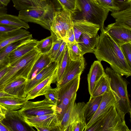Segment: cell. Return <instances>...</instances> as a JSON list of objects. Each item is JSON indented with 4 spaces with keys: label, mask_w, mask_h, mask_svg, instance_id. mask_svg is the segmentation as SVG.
Returning <instances> with one entry per match:
<instances>
[{
    "label": "cell",
    "mask_w": 131,
    "mask_h": 131,
    "mask_svg": "<svg viewBox=\"0 0 131 131\" xmlns=\"http://www.w3.org/2000/svg\"><path fill=\"white\" fill-rule=\"evenodd\" d=\"M98 45L93 53L97 59L105 61L111 69L121 76L131 75V67L127 62L120 46L105 31H101Z\"/></svg>",
    "instance_id": "obj_1"
},
{
    "label": "cell",
    "mask_w": 131,
    "mask_h": 131,
    "mask_svg": "<svg viewBox=\"0 0 131 131\" xmlns=\"http://www.w3.org/2000/svg\"><path fill=\"white\" fill-rule=\"evenodd\" d=\"M105 71L109 78L111 89L116 97L115 106L117 112L123 121H125V115L129 113L130 115L131 112L127 82L122 76L110 68L107 67Z\"/></svg>",
    "instance_id": "obj_2"
},
{
    "label": "cell",
    "mask_w": 131,
    "mask_h": 131,
    "mask_svg": "<svg viewBox=\"0 0 131 131\" xmlns=\"http://www.w3.org/2000/svg\"><path fill=\"white\" fill-rule=\"evenodd\" d=\"M77 9L72 13V20H83L99 25L104 31V23L109 11L100 6L96 0H77Z\"/></svg>",
    "instance_id": "obj_3"
},
{
    "label": "cell",
    "mask_w": 131,
    "mask_h": 131,
    "mask_svg": "<svg viewBox=\"0 0 131 131\" xmlns=\"http://www.w3.org/2000/svg\"><path fill=\"white\" fill-rule=\"evenodd\" d=\"M41 54L35 48L10 65L0 80V91H3L6 85L18 78L23 77L27 79L34 64Z\"/></svg>",
    "instance_id": "obj_4"
},
{
    "label": "cell",
    "mask_w": 131,
    "mask_h": 131,
    "mask_svg": "<svg viewBox=\"0 0 131 131\" xmlns=\"http://www.w3.org/2000/svg\"><path fill=\"white\" fill-rule=\"evenodd\" d=\"M116 105L98 116L85 131H131L118 113Z\"/></svg>",
    "instance_id": "obj_5"
},
{
    "label": "cell",
    "mask_w": 131,
    "mask_h": 131,
    "mask_svg": "<svg viewBox=\"0 0 131 131\" xmlns=\"http://www.w3.org/2000/svg\"><path fill=\"white\" fill-rule=\"evenodd\" d=\"M81 74L58 88V101L56 110L60 123L70 102L79 88Z\"/></svg>",
    "instance_id": "obj_6"
},
{
    "label": "cell",
    "mask_w": 131,
    "mask_h": 131,
    "mask_svg": "<svg viewBox=\"0 0 131 131\" xmlns=\"http://www.w3.org/2000/svg\"><path fill=\"white\" fill-rule=\"evenodd\" d=\"M73 27L72 13L62 8L55 12L50 26L57 39L63 40L66 32Z\"/></svg>",
    "instance_id": "obj_7"
},
{
    "label": "cell",
    "mask_w": 131,
    "mask_h": 131,
    "mask_svg": "<svg viewBox=\"0 0 131 131\" xmlns=\"http://www.w3.org/2000/svg\"><path fill=\"white\" fill-rule=\"evenodd\" d=\"M56 109V106L49 104L44 99L34 102L28 101L18 111L25 117L57 113Z\"/></svg>",
    "instance_id": "obj_8"
},
{
    "label": "cell",
    "mask_w": 131,
    "mask_h": 131,
    "mask_svg": "<svg viewBox=\"0 0 131 131\" xmlns=\"http://www.w3.org/2000/svg\"><path fill=\"white\" fill-rule=\"evenodd\" d=\"M23 118L31 127H40L44 131L60 130V122L57 113Z\"/></svg>",
    "instance_id": "obj_9"
},
{
    "label": "cell",
    "mask_w": 131,
    "mask_h": 131,
    "mask_svg": "<svg viewBox=\"0 0 131 131\" xmlns=\"http://www.w3.org/2000/svg\"><path fill=\"white\" fill-rule=\"evenodd\" d=\"M1 122L10 131L35 130L25 122L18 111L7 110L5 117Z\"/></svg>",
    "instance_id": "obj_10"
},
{
    "label": "cell",
    "mask_w": 131,
    "mask_h": 131,
    "mask_svg": "<svg viewBox=\"0 0 131 131\" xmlns=\"http://www.w3.org/2000/svg\"><path fill=\"white\" fill-rule=\"evenodd\" d=\"M85 62L84 57L78 61L69 59L62 79L57 84V88H59L79 74H81L85 67Z\"/></svg>",
    "instance_id": "obj_11"
},
{
    "label": "cell",
    "mask_w": 131,
    "mask_h": 131,
    "mask_svg": "<svg viewBox=\"0 0 131 131\" xmlns=\"http://www.w3.org/2000/svg\"><path fill=\"white\" fill-rule=\"evenodd\" d=\"M104 30L119 46L131 42V30L118 25L115 23L108 25Z\"/></svg>",
    "instance_id": "obj_12"
},
{
    "label": "cell",
    "mask_w": 131,
    "mask_h": 131,
    "mask_svg": "<svg viewBox=\"0 0 131 131\" xmlns=\"http://www.w3.org/2000/svg\"><path fill=\"white\" fill-rule=\"evenodd\" d=\"M48 5L43 8L20 10L18 17L27 23L30 22L37 24L43 27V17Z\"/></svg>",
    "instance_id": "obj_13"
},
{
    "label": "cell",
    "mask_w": 131,
    "mask_h": 131,
    "mask_svg": "<svg viewBox=\"0 0 131 131\" xmlns=\"http://www.w3.org/2000/svg\"><path fill=\"white\" fill-rule=\"evenodd\" d=\"M57 68V62L53 61L34 78L27 80L26 85L27 94L37 85L53 74L56 71Z\"/></svg>",
    "instance_id": "obj_14"
},
{
    "label": "cell",
    "mask_w": 131,
    "mask_h": 131,
    "mask_svg": "<svg viewBox=\"0 0 131 131\" xmlns=\"http://www.w3.org/2000/svg\"><path fill=\"white\" fill-rule=\"evenodd\" d=\"M72 21L73 28L77 42H78L80 37L82 35L97 34L100 29L99 25L84 20H74Z\"/></svg>",
    "instance_id": "obj_15"
},
{
    "label": "cell",
    "mask_w": 131,
    "mask_h": 131,
    "mask_svg": "<svg viewBox=\"0 0 131 131\" xmlns=\"http://www.w3.org/2000/svg\"><path fill=\"white\" fill-rule=\"evenodd\" d=\"M116 97L111 89L102 95L101 101L97 110L91 119L86 124L84 131L88 128L99 116L107 111L112 106L116 105Z\"/></svg>",
    "instance_id": "obj_16"
},
{
    "label": "cell",
    "mask_w": 131,
    "mask_h": 131,
    "mask_svg": "<svg viewBox=\"0 0 131 131\" xmlns=\"http://www.w3.org/2000/svg\"><path fill=\"white\" fill-rule=\"evenodd\" d=\"M38 41L31 39L23 43L13 51L7 59V63L10 66L29 52L35 48Z\"/></svg>",
    "instance_id": "obj_17"
},
{
    "label": "cell",
    "mask_w": 131,
    "mask_h": 131,
    "mask_svg": "<svg viewBox=\"0 0 131 131\" xmlns=\"http://www.w3.org/2000/svg\"><path fill=\"white\" fill-rule=\"evenodd\" d=\"M27 80L24 77L18 78L6 85L2 91L14 96L25 98L27 96L26 92Z\"/></svg>",
    "instance_id": "obj_18"
},
{
    "label": "cell",
    "mask_w": 131,
    "mask_h": 131,
    "mask_svg": "<svg viewBox=\"0 0 131 131\" xmlns=\"http://www.w3.org/2000/svg\"><path fill=\"white\" fill-rule=\"evenodd\" d=\"M27 38L32 39V35L21 28L0 35V49L14 42Z\"/></svg>",
    "instance_id": "obj_19"
},
{
    "label": "cell",
    "mask_w": 131,
    "mask_h": 131,
    "mask_svg": "<svg viewBox=\"0 0 131 131\" xmlns=\"http://www.w3.org/2000/svg\"><path fill=\"white\" fill-rule=\"evenodd\" d=\"M100 38V36L97 34L81 35L78 43L82 55L87 53H93L98 45Z\"/></svg>",
    "instance_id": "obj_20"
},
{
    "label": "cell",
    "mask_w": 131,
    "mask_h": 131,
    "mask_svg": "<svg viewBox=\"0 0 131 131\" xmlns=\"http://www.w3.org/2000/svg\"><path fill=\"white\" fill-rule=\"evenodd\" d=\"M101 62L98 60L94 61L91 66L88 75V89L90 95L95 83L105 73Z\"/></svg>",
    "instance_id": "obj_21"
},
{
    "label": "cell",
    "mask_w": 131,
    "mask_h": 131,
    "mask_svg": "<svg viewBox=\"0 0 131 131\" xmlns=\"http://www.w3.org/2000/svg\"><path fill=\"white\" fill-rule=\"evenodd\" d=\"M57 70L53 74L37 85L27 93L26 97L28 100L40 96L44 95L47 90L51 87V84L55 83Z\"/></svg>",
    "instance_id": "obj_22"
},
{
    "label": "cell",
    "mask_w": 131,
    "mask_h": 131,
    "mask_svg": "<svg viewBox=\"0 0 131 131\" xmlns=\"http://www.w3.org/2000/svg\"><path fill=\"white\" fill-rule=\"evenodd\" d=\"M52 0H12L13 6L19 11L46 7Z\"/></svg>",
    "instance_id": "obj_23"
},
{
    "label": "cell",
    "mask_w": 131,
    "mask_h": 131,
    "mask_svg": "<svg viewBox=\"0 0 131 131\" xmlns=\"http://www.w3.org/2000/svg\"><path fill=\"white\" fill-rule=\"evenodd\" d=\"M111 15L117 24L131 30V6L125 9L112 13Z\"/></svg>",
    "instance_id": "obj_24"
},
{
    "label": "cell",
    "mask_w": 131,
    "mask_h": 131,
    "mask_svg": "<svg viewBox=\"0 0 131 131\" xmlns=\"http://www.w3.org/2000/svg\"><path fill=\"white\" fill-rule=\"evenodd\" d=\"M0 24L16 27L18 29L29 28L27 23L19 18L18 16L7 14H0Z\"/></svg>",
    "instance_id": "obj_25"
},
{
    "label": "cell",
    "mask_w": 131,
    "mask_h": 131,
    "mask_svg": "<svg viewBox=\"0 0 131 131\" xmlns=\"http://www.w3.org/2000/svg\"><path fill=\"white\" fill-rule=\"evenodd\" d=\"M31 39L30 38H25L12 42L0 49V69L8 65L7 59L10 53L18 47Z\"/></svg>",
    "instance_id": "obj_26"
},
{
    "label": "cell",
    "mask_w": 131,
    "mask_h": 131,
    "mask_svg": "<svg viewBox=\"0 0 131 131\" xmlns=\"http://www.w3.org/2000/svg\"><path fill=\"white\" fill-rule=\"evenodd\" d=\"M102 97V95L90 96L89 101L86 103L84 111V117L86 124L91 119L97 110Z\"/></svg>",
    "instance_id": "obj_27"
},
{
    "label": "cell",
    "mask_w": 131,
    "mask_h": 131,
    "mask_svg": "<svg viewBox=\"0 0 131 131\" xmlns=\"http://www.w3.org/2000/svg\"><path fill=\"white\" fill-rule=\"evenodd\" d=\"M28 101L26 97H6L0 98V104L7 110H16L21 109Z\"/></svg>",
    "instance_id": "obj_28"
},
{
    "label": "cell",
    "mask_w": 131,
    "mask_h": 131,
    "mask_svg": "<svg viewBox=\"0 0 131 131\" xmlns=\"http://www.w3.org/2000/svg\"><path fill=\"white\" fill-rule=\"evenodd\" d=\"M111 90L109 78L105 72L95 83L90 96L102 95Z\"/></svg>",
    "instance_id": "obj_29"
},
{
    "label": "cell",
    "mask_w": 131,
    "mask_h": 131,
    "mask_svg": "<svg viewBox=\"0 0 131 131\" xmlns=\"http://www.w3.org/2000/svg\"><path fill=\"white\" fill-rule=\"evenodd\" d=\"M52 62L47 54H41L34 64L27 80L34 78Z\"/></svg>",
    "instance_id": "obj_30"
},
{
    "label": "cell",
    "mask_w": 131,
    "mask_h": 131,
    "mask_svg": "<svg viewBox=\"0 0 131 131\" xmlns=\"http://www.w3.org/2000/svg\"><path fill=\"white\" fill-rule=\"evenodd\" d=\"M86 105V103L84 102H75L69 125L74 122H81L85 123L84 113Z\"/></svg>",
    "instance_id": "obj_31"
},
{
    "label": "cell",
    "mask_w": 131,
    "mask_h": 131,
    "mask_svg": "<svg viewBox=\"0 0 131 131\" xmlns=\"http://www.w3.org/2000/svg\"><path fill=\"white\" fill-rule=\"evenodd\" d=\"M69 59L66 45L64 51L57 62V68L55 82L57 84L61 80Z\"/></svg>",
    "instance_id": "obj_32"
},
{
    "label": "cell",
    "mask_w": 131,
    "mask_h": 131,
    "mask_svg": "<svg viewBox=\"0 0 131 131\" xmlns=\"http://www.w3.org/2000/svg\"><path fill=\"white\" fill-rule=\"evenodd\" d=\"M66 46L69 57L71 60L76 61L80 60L84 58L78 42L66 43Z\"/></svg>",
    "instance_id": "obj_33"
},
{
    "label": "cell",
    "mask_w": 131,
    "mask_h": 131,
    "mask_svg": "<svg viewBox=\"0 0 131 131\" xmlns=\"http://www.w3.org/2000/svg\"><path fill=\"white\" fill-rule=\"evenodd\" d=\"M53 38L52 35L40 41H38L35 48L41 54H47L52 47Z\"/></svg>",
    "instance_id": "obj_34"
},
{
    "label": "cell",
    "mask_w": 131,
    "mask_h": 131,
    "mask_svg": "<svg viewBox=\"0 0 131 131\" xmlns=\"http://www.w3.org/2000/svg\"><path fill=\"white\" fill-rule=\"evenodd\" d=\"M77 94L73 97L63 116L60 123L61 131H65L68 126L72 109L76 99Z\"/></svg>",
    "instance_id": "obj_35"
},
{
    "label": "cell",
    "mask_w": 131,
    "mask_h": 131,
    "mask_svg": "<svg viewBox=\"0 0 131 131\" xmlns=\"http://www.w3.org/2000/svg\"><path fill=\"white\" fill-rule=\"evenodd\" d=\"M45 100L49 104L56 106L58 101V89L50 87L44 94Z\"/></svg>",
    "instance_id": "obj_36"
},
{
    "label": "cell",
    "mask_w": 131,
    "mask_h": 131,
    "mask_svg": "<svg viewBox=\"0 0 131 131\" xmlns=\"http://www.w3.org/2000/svg\"><path fill=\"white\" fill-rule=\"evenodd\" d=\"M51 35L53 38V41L51 49L47 53L52 61H53L54 59L58 52L60 47L63 40L60 39H57L53 33L51 31Z\"/></svg>",
    "instance_id": "obj_37"
},
{
    "label": "cell",
    "mask_w": 131,
    "mask_h": 131,
    "mask_svg": "<svg viewBox=\"0 0 131 131\" xmlns=\"http://www.w3.org/2000/svg\"><path fill=\"white\" fill-rule=\"evenodd\" d=\"M62 8L72 13L77 9V0H56Z\"/></svg>",
    "instance_id": "obj_38"
},
{
    "label": "cell",
    "mask_w": 131,
    "mask_h": 131,
    "mask_svg": "<svg viewBox=\"0 0 131 131\" xmlns=\"http://www.w3.org/2000/svg\"><path fill=\"white\" fill-rule=\"evenodd\" d=\"M98 4L104 8L112 12L119 10L114 0H96Z\"/></svg>",
    "instance_id": "obj_39"
},
{
    "label": "cell",
    "mask_w": 131,
    "mask_h": 131,
    "mask_svg": "<svg viewBox=\"0 0 131 131\" xmlns=\"http://www.w3.org/2000/svg\"><path fill=\"white\" fill-rule=\"evenodd\" d=\"M120 47L124 58L131 67V42L122 45Z\"/></svg>",
    "instance_id": "obj_40"
},
{
    "label": "cell",
    "mask_w": 131,
    "mask_h": 131,
    "mask_svg": "<svg viewBox=\"0 0 131 131\" xmlns=\"http://www.w3.org/2000/svg\"><path fill=\"white\" fill-rule=\"evenodd\" d=\"M86 125L84 122H74L70 124L65 131H84Z\"/></svg>",
    "instance_id": "obj_41"
},
{
    "label": "cell",
    "mask_w": 131,
    "mask_h": 131,
    "mask_svg": "<svg viewBox=\"0 0 131 131\" xmlns=\"http://www.w3.org/2000/svg\"><path fill=\"white\" fill-rule=\"evenodd\" d=\"M119 10L125 9L131 6V0H114Z\"/></svg>",
    "instance_id": "obj_42"
},
{
    "label": "cell",
    "mask_w": 131,
    "mask_h": 131,
    "mask_svg": "<svg viewBox=\"0 0 131 131\" xmlns=\"http://www.w3.org/2000/svg\"><path fill=\"white\" fill-rule=\"evenodd\" d=\"M63 40L66 43H71L76 42L73 27L66 32Z\"/></svg>",
    "instance_id": "obj_43"
},
{
    "label": "cell",
    "mask_w": 131,
    "mask_h": 131,
    "mask_svg": "<svg viewBox=\"0 0 131 131\" xmlns=\"http://www.w3.org/2000/svg\"><path fill=\"white\" fill-rule=\"evenodd\" d=\"M18 29L14 27L0 24V35Z\"/></svg>",
    "instance_id": "obj_44"
},
{
    "label": "cell",
    "mask_w": 131,
    "mask_h": 131,
    "mask_svg": "<svg viewBox=\"0 0 131 131\" xmlns=\"http://www.w3.org/2000/svg\"><path fill=\"white\" fill-rule=\"evenodd\" d=\"M66 45V43L63 40L54 59L53 61L56 62H57L64 51Z\"/></svg>",
    "instance_id": "obj_45"
},
{
    "label": "cell",
    "mask_w": 131,
    "mask_h": 131,
    "mask_svg": "<svg viewBox=\"0 0 131 131\" xmlns=\"http://www.w3.org/2000/svg\"><path fill=\"white\" fill-rule=\"evenodd\" d=\"M7 109L0 104V121L2 120L5 117Z\"/></svg>",
    "instance_id": "obj_46"
},
{
    "label": "cell",
    "mask_w": 131,
    "mask_h": 131,
    "mask_svg": "<svg viewBox=\"0 0 131 131\" xmlns=\"http://www.w3.org/2000/svg\"><path fill=\"white\" fill-rule=\"evenodd\" d=\"M9 67L10 66L8 65L0 69V80L6 73Z\"/></svg>",
    "instance_id": "obj_47"
},
{
    "label": "cell",
    "mask_w": 131,
    "mask_h": 131,
    "mask_svg": "<svg viewBox=\"0 0 131 131\" xmlns=\"http://www.w3.org/2000/svg\"><path fill=\"white\" fill-rule=\"evenodd\" d=\"M16 96L8 94L3 91H0V98L10 97Z\"/></svg>",
    "instance_id": "obj_48"
},
{
    "label": "cell",
    "mask_w": 131,
    "mask_h": 131,
    "mask_svg": "<svg viewBox=\"0 0 131 131\" xmlns=\"http://www.w3.org/2000/svg\"><path fill=\"white\" fill-rule=\"evenodd\" d=\"M11 0H0V6L4 7L7 6Z\"/></svg>",
    "instance_id": "obj_49"
},
{
    "label": "cell",
    "mask_w": 131,
    "mask_h": 131,
    "mask_svg": "<svg viewBox=\"0 0 131 131\" xmlns=\"http://www.w3.org/2000/svg\"><path fill=\"white\" fill-rule=\"evenodd\" d=\"M0 131H10V130L0 121Z\"/></svg>",
    "instance_id": "obj_50"
},
{
    "label": "cell",
    "mask_w": 131,
    "mask_h": 131,
    "mask_svg": "<svg viewBox=\"0 0 131 131\" xmlns=\"http://www.w3.org/2000/svg\"><path fill=\"white\" fill-rule=\"evenodd\" d=\"M7 9L6 7L0 6V14H7Z\"/></svg>",
    "instance_id": "obj_51"
}]
</instances>
